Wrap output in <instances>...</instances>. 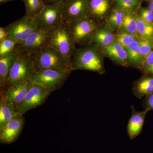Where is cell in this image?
<instances>
[{"label":"cell","instance_id":"obj_1","mask_svg":"<svg viewBox=\"0 0 153 153\" xmlns=\"http://www.w3.org/2000/svg\"><path fill=\"white\" fill-rule=\"evenodd\" d=\"M72 71L88 70L102 74L105 71L103 60L98 48L90 43L75 49L71 60Z\"/></svg>","mask_w":153,"mask_h":153},{"label":"cell","instance_id":"obj_2","mask_svg":"<svg viewBox=\"0 0 153 153\" xmlns=\"http://www.w3.org/2000/svg\"><path fill=\"white\" fill-rule=\"evenodd\" d=\"M36 73L32 55L27 52H19L11 68L7 82L1 90L32 80Z\"/></svg>","mask_w":153,"mask_h":153},{"label":"cell","instance_id":"obj_3","mask_svg":"<svg viewBox=\"0 0 153 153\" xmlns=\"http://www.w3.org/2000/svg\"><path fill=\"white\" fill-rule=\"evenodd\" d=\"M75 45L68 27L64 22L49 33L47 46L56 50L70 64L76 48Z\"/></svg>","mask_w":153,"mask_h":153},{"label":"cell","instance_id":"obj_4","mask_svg":"<svg viewBox=\"0 0 153 153\" xmlns=\"http://www.w3.org/2000/svg\"><path fill=\"white\" fill-rule=\"evenodd\" d=\"M32 56L36 73L48 69L72 71L70 63L59 52L49 46Z\"/></svg>","mask_w":153,"mask_h":153},{"label":"cell","instance_id":"obj_5","mask_svg":"<svg viewBox=\"0 0 153 153\" xmlns=\"http://www.w3.org/2000/svg\"><path fill=\"white\" fill-rule=\"evenodd\" d=\"M63 2L45 5L34 21L38 30L50 33L64 22L63 18Z\"/></svg>","mask_w":153,"mask_h":153},{"label":"cell","instance_id":"obj_6","mask_svg":"<svg viewBox=\"0 0 153 153\" xmlns=\"http://www.w3.org/2000/svg\"><path fill=\"white\" fill-rule=\"evenodd\" d=\"M66 24L75 45L80 46L90 44L94 34L99 27L97 22L88 17Z\"/></svg>","mask_w":153,"mask_h":153},{"label":"cell","instance_id":"obj_7","mask_svg":"<svg viewBox=\"0 0 153 153\" xmlns=\"http://www.w3.org/2000/svg\"><path fill=\"white\" fill-rule=\"evenodd\" d=\"M53 91L37 83H33L22 104L16 111L23 116L28 111L40 106L44 103Z\"/></svg>","mask_w":153,"mask_h":153},{"label":"cell","instance_id":"obj_8","mask_svg":"<svg viewBox=\"0 0 153 153\" xmlns=\"http://www.w3.org/2000/svg\"><path fill=\"white\" fill-rule=\"evenodd\" d=\"M71 71L48 69L36 72L32 81L54 91L63 86Z\"/></svg>","mask_w":153,"mask_h":153},{"label":"cell","instance_id":"obj_9","mask_svg":"<svg viewBox=\"0 0 153 153\" xmlns=\"http://www.w3.org/2000/svg\"><path fill=\"white\" fill-rule=\"evenodd\" d=\"M6 28L8 37L16 40L18 44L25 42L33 32L38 30L34 19L25 15Z\"/></svg>","mask_w":153,"mask_h":153},{"label":"cell","instance_id":"obj_10","mask_svg":"<svg viewBox=\"0 0 153 153\" xmlns=\"http://www.w3.org/2000/svg\"><path fill=\"white\" fill-rule=\"evenodd\" d=\"M33 84L32 80H30L1 90V101L5 102L16 110Z\"/></svg>","mask_w":153,"mask_h":153},{"label":"cell","instance_id":"obj_11","mask_svg":"<svg viewBox=\"0 0 153 153\" xmlns=\"http://www.w3.org/2000/svg\"><path fill=\"white\" fill-rule=\"evenodd\" d=\"M49 35V33L38 29L25 42L17 44L15 49L19 52H27L30 55H34L47 46Z\"/></svg>","mask_w":153,"mask_h":153},{"label":"cell","instance_id":"obj_12","mask_svg":"<svg viewBox=\"0 0 153 153\" xmlns=\"http://www.w3.org/2000/svg\"><path fill=\"white\" fill-rule=\"evenodd\" d=\"M88 0H66L63 2L64 22L69 23L88 17Z\"/></svg>","mask_w":153,"mask_h":153},{"label":"cell","instance_id":"obj_13","mask_svg":"<svg viewBox=\"0 0 153 153\" xmlns=\"http://www.w3.org/2000/svg\"><path fill=\"white\" fill-rule=\"evenodd\" d=\"M24 123L23 116L18 114L8 123L0 128V142L10 144L16 140L22 131Z\"/></svg>","mask_w":153,"mask_h":153},{"label":"cell","instance_id":"obj_14","mask_svg":"<svg viewBox=\"0 0 153 153\" xmlns=\"http://www.w3.org/2000/svg\"><path fill=\"white\" fill-rule=\"evenodd\" d=\"M112 6V0H88V17L101 22L110 13Z\"/></svg>","mask_w":153,"mask_h":153},{"label":"cell","instance_id":"obj_15","mask_svg":"<svg viewBox=\"0 0 153 153\" xmlns=\"http://www.w3.org/2000/svg\"><path fill=\"white\" fill-rule=\"evenodd\" d=\"M131 115L127 125V132L130 139L135 138L140 134L144 123L145 118L149 112L148 110L137 111L133 105L131 106Z\"/></svg>","mask_w":153,"mask_h":153},{"label":"cell","instance_id":"obj_16","mask_svg":"<svg viewBox=\"0 0 153 153\" xmlns=\"http://www.w3.org/2000/svg\"><path fill=\"white\" fill-rule=\"evenodd\" d=\"M19 52L14 49L12 52L0 56V88L2 89L8 79L12 66Z\"/></svg>","mask_w":153,"mask_h":153},{"label":"cell","instance_id":"obj_17","mask_svg":"<svg viewBox=\"0 0 153 153\" xmlns=\"http://www.w3.org/2000/svg\"><path fill=\"white\" fill-rule=\"evenodd\" d=\"M132 91L135 96L141 99L153 93V75L146 74L134 82Z\"/></svg>","mask_w":153,"mask_h":153},{"label":"cell","instance_id":"obj_18","mask_svg":"<svg viewBox=\"0 0 153 153\" xmlns=\"http://www.w3.org/2000/svg\"><path fill=\"white\" fill-rule=\"evenodd\" d=\"M102 51L107 57L118 65L123 66L128 65L126 49L116 40L109 46L102 49Z\"/></svg>","mask_w":153,"mask_h":153},{"label":"cell","instance_id":"obj_19","mask_svg":"<svg viewBox=\"0 0 153 153\" xmlns=\"http://www.w3.org/2000/svg\"><path fill=\"white\" fill-rule=\"evenodd\" d=\"M115 40L112 30L109 28L99 27L94 34L91 43L102 49L109 46Z\"/></svg>","mask_w":153,"mask_h":153},{"label":"cell","instance_id":"obj_20","mask_svg":"<svg viewBox=\"0 0 153 153\" xmlns=\"http://www.w3.org/2000/svg\"><path fill=\"white\" fill-rule=\"evenodd\" d=\"M125 49L127 53L128 65L136 68H141L144 59L140 51L138 38Z\"/></svg>","mask_w":153,"mask_h":153},{"label":"cell","instance_id":"obj_21","mask_svg":"<svg viewBox=\"0 0 153 153\" xmlns=\"http://www.w3.org/2000/svg\"><path fill=\"white\" fill-rule=\"evenodd\" d=\"M137 17L136 12H127L119 31L137 36Z\"/></svg>","mask_w":153,"mask_h":153},{"label":"cell","instance_id":"obj_22","mask_svg":"<svg viewBox=\"0 0 153 153\" xmlns=\"http://www.w3.org/2000/svg\"><path fill=\"white\" fill-rule=\"evenodd\" d=\"M137 35L139 38L153 42V24L145 22L137 16Z\"/></svg>","mask_w":153,"mask_h":153},{"label":"cell","instance_id":"obj_23","mask_svg":"<svg viewBox=\"0 0 153 153\" xmlns=\"http://www.w3.org/2000/svg\"><path fill=\"white\" fill-rule=\"evenodd\" d=\"M127 12L113 8L106 18L108 28L112 30H119Z\"/></svg>","mask_w":153,"mask_h":153},{"label":"cell","instance_id":"obj_24","mask_svg":"<svg viewBox=\"0 0 153 153\" xmlns=\"http://www.w3.org/2000/svg\"><path fill=\"white\" fill-rule=\"evenodd\" d=\"M25 5V16L34 19L44 8V0H22Z\"/></svg>","mask_w":153,"mask_h":153},{"label":"cell","instance_id":"obj_25","mask_svg":"<svg viewBox=\"0 0 153 153\" xmlns=\"http://www.w3.org/2000/svg\"><path fill=\"white\" fill-rule=\"evenodd\" d=\"M114 8L125 11L135 12L141 7L142 0H112Z\"/></svg>","mask_w":153,"mask_h":153},{"label":"cell","instance_id":"obj_26","mask_svg":"<svg viewBox=\"0 0 153 153\" xmlns=\"http://www.w3.org/2000/svg\"><path fill=\"white\" fill-rule=\"evenodd\" d=\"M18 114L10 105L0 101V128L5 126Z\"/></svg>","mask_w":153,"mask_h":153},{"label":"cell","instance_id":"obj_27","mask_svg":"<svg viewBox=\"0 0 153 153\" xmlns=\"http://www.w3.org/2000/svg\"><path fill=\"white\" fill-rule=\"evenodd\" d=\"M137 38V36L136 35L125 32H120L115 37V40L122 47L126 49Z\"/></svg>","mask_w":153,"mask_h":153},{"label":"cell","instance_id":"obj_28","mask_svg":"<svg viewBox=\"0 0 153 153\" xmlns=\"http://www.w3.org/2000/svg\"><path fill=\"white\" fill-rule=\"evenodd\" d=\"M17 44L16 40L9 37L0 42V56L13 51Z\"/></svg>","mask_w":153,"mask_h":153},{"label":"cell","instance_id":"obj_29","mask_svg":"<svg viewBox=\"0 0 153 153\" xmlns=\"http://www.w3.org/2000/svg\"><path fill=\"white\" fill-rule=\"evenodd\" d=\"M139 45L142 56L145 59L152 51L153 42L145 39H138Z\"/></svg>","mask_w":153,"mask_h":153},{"label":"cell","instance_id":"obj_30","mask_svg":"<svg viewBox=\"0 0 153 153\" xmlns=\"http://www.w3.org/2000/svg\"><path fill=\"white\" fill-rule=\"evenodd\" d=\"M136 13L145 22L153 24V12L148 7H141L136 11Z\"/></svg>","mask_w":153,"mask_h":153},{"label":"cell","instance_id":"obj_31","mask_svg":"<svg viewBox=\"0 0 153 153\" xmlns=\"http://www.w3.org/2000/svg\"><path fill=\"white\" fill-rule=\"evenodd\" d=\"M142 69L146 74L153 75V50L148 55L147 57L144 59Z\"/></svg>","mask_w":153,"mask_h":153},{"label":"cell","instance_id":"obj_32","mask_svg":"<svg viewBox=\"0 0 153 153\" xmlns=\"http://www.w3.org/2000/svg\"><path fill=\"white\" fill-rule=\"evenodd\" d=\"M142 105L144 109L148 110L149 111L153 110V93L145 97Z\"/></svg>","mask_w":153,"mask_h":153},{"label":"cell","instance_id":"obj_33","mask_svg":"<svg viewBox=\"0 0 153 153\" xmlns=\"http://www.w3.org/2000/svg\"><path fill=\"white\" fill-rule=\"evenodd\" d=\"M8 37L7 30L6 27H0V42L4 41Z\"/></svg>","mask_w":153,"mask_h":153},{"label":"cell","instance_id":"obj_34","mask_svg":"<svg viewBox=\"0 0 153 153\" xmlns=\"http://www.w3.org/2000/svg\"><path fill=\"white\" fill-rule=\"evenodd\" d=\"M66 0H44L45 5L52 4L56 3L63 2Z\"/></svg>","mask_w":153,"mask_h":153},{"label":"cell","instance_id":"obj_35","mask_svg":"<svg viewBox=\"0 0 153 153\" xmlns=\"http://www.w3.org/2000/svg\"><path fill=\"white\" fill-rule=\"evenodd\" d=\"M16 1V0H0V4H3L9 2L13 1Z\"/></svg>","mask_w":153,"mask_h":153},{"label":"cell","instance_id":"obj_36","mask_svg":"<svg viewBox=\"0 0 153 153\" xmlns=\"http://www.w3.org/2000/svg\"><path fill=\"white\" fill-rule=\"evenodd\" d=\"M148 3V7L153 12V2Z\"/></svg>","mask_w":153,"mask_h":153},{"label":"cell","instance_id":"obj_37","mask_svg":"<svg viewBox=\"0 0 153 153\" xmlns=\"http://www.w3.org/2000/svg\"><path fill=\"white\" fill-rule=\"evenodd\" d=\"M143 1L149 3L151 2H153V0H142Z\"/></svg>","mask_w":153,"mask_h":153},{"label":"cell","instance_id":"obj_38","mask_svg":"<svg viewBox=\"0 0 153 153\" xmlns=\"http://www.w3.org/2000/svg\"></svg>","mask_w":153,"mask_h":153}]
</instances>
